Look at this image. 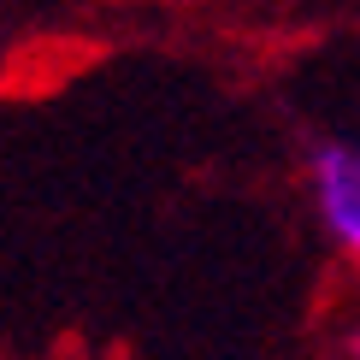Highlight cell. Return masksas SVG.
<instances>
[{"label":"cell","mask_w":360,"mask_h":360,"mask_svg":"<svg viewBox=\"0 0 360 360\" xmlns=\"http://www.w3.org/2000/svg\"><path fill=\"white\" fill-rule=\"evenodd\" d=\"M307 195H313V213H319V231L349 260H360V142H337V136L313 142Z\"/></svg>","instance_id":"obj_1"},{"label":"cell","mask_w":360,"mask_h":360,"mask_svg":"<svg viewBox=\"0 0 360 360\" xmlns=\"http://www.w3.org/2000/svg\"><path fill=\"white\" fill-rule=\"evenodd\" d=\"M349 349H354V360H360V325H354V337H349Z\"/></svg>","instance_id":"obj_2"}]
</instances>
